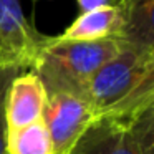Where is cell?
Listing matches in <instances>:
<instances>
[{"mask_svg": "<svg viewBox=\"0 0 154 154\" xmlns=\"http://www.w3.org/2000/svg\"><path fill=\"white\" fill-rule=\"evenodd\" d=\"M86 100L98 119H119L154 108V48L124 43L91 78Z\"/></svg>", "mask_w": 154, "mask_h": 154, "instance_id": "6da1fadb", "label": "cell"}, {"mask_svg": "<svg viewBox=\"0 0 154 154\" xmlns=\"http://www.w3.org/2000/svg\"><path fill=\"white\" fill-rule=\"evenodd\" d=\"M123 42H65L45 37L30 70L40 78L48 94L66 93L86 98L91 78L104 63L114 58Z\"/></svg>", "mask_w": 154, "mask_h": 154, "instance_id": "7a4b0ae2", "label": "cell"}, {"mask_svg": "<svg viewBox=\"0 0 154 154\" xmlns=\"http://www.w3.org/2000/svg\"><path fill=\"white\" fill-rule=\"evenodd\" d=\"M70 154H154V108L94 121Z\"/></svg>", "mask_w": 154, "mask_h": 154, "instance_id": "3957f363", "label": "cell"}, {"mask_svg": "<svg viewBox=\"0 0 154 154\" xmlns=\"http://www.w3.org/2000/svg\"><path fill=\"white\" fill-rule=\"evenodd\" d=\"M43 121L50 134L53 154H70L96 118L86 98L55 93L47 98Z\"/></svg>", "mask_w": 154, "mask_h": 154, "instance_id": "277c9868", "label": "cell"}, {"mask_svg": "<svg viewBox=\"0 0 154 154\" xmlns=\"http://www.w3.org/2000/svg\"><path fill=\"white\" fill-rule=\"evenodd\" d=\"M47 90L32 70L20 71L5 94V129H20L43 118L47 106Z\"/></svg>", "mask_w": 154, "mask_h": 154, "instance_id": "5b68a950", "label": "cell"}, {"mask_svg": "<svg viewBox=\"0 0 154 154\" xmlns=\"http://www.w3.org/2000/svg\"><path fill=\"white\" fill-rule=\"evenodd\" d=\"M47 35H42L22 10L20 0H0V40L30 68Z\"/></svg>", "mask_w": 154, "mask_h": 154, "instance_id": "8992f818", "label": "cell"}, {"mask_svg": "<svg viewBox=\"0 0 154 154\" xmlns=\"http://www.w3.org/2000/svg\"><path fill=\"white\" fill-rule=\"evenodd\" d=\"M123 10L119 0L114 5L80 14L71 25L57 38L65 42H100L121 37Z\"/></svg>", "mask_w": 154, "mask_h": 154, "instance_id": "52a82bcc", "label": "cell"}, {"mask_svg": "<svg viewBox=\"0 0 154 154\" xmlns=\"http://www.w3.org/2000/svg\"><path fill=\"white\" fill-rule=\"evenodd\" d=\"M123 30L119 40L136 47L154 48V0H119Z\"/></svg>", "mask_w": 154, "mask_h": 154, "instance_id": "ba28073f", "label": "cell"}, {"mask_svg": "<svg viewBox=\"0 0 154 154\" xmlns=\"http://www.w3.org/2000/svg\"><path fill=\"white\" fill-rule=\"evenodd\" d=\"M5 154H53V146L43 118L20 129H5Z\"/></svg>", "mask_w": 154, "mask_h": 154, "instance_id": "9c48e42d", "label": "cell"}, {"mask_svg": "<svg viewBox=\"0 0 154 154\" xmlns=\"http://www.w3.org/2000/svg\"><path fill=\"white\" fill-rule=\"evenodd\" d=\"M23 70L22 66L12 65V66H2L0 68V154L4 152V139H5V118H4V104H5V94L10 86V81Z\"/></svg>", "mask_w": 154, "mask_h": 154, "instance_id": "30bf717a", "label": "cell"}, {"mask_svg": "<svg viewBox=\"0 0 154 154\" xmlns=\"http://www.w3.org/2000/svg\"><path fill=\"white\" fill-rule=\"evenodd\" d=\"M12 65H17V66H22L25 70V63L22 61V58L18 57L17 53L10 50L4 42L0 40V68L2 66H12Z\"/></svg>", "mask_w": 154, "mask_h": 154, "instance_id": "8fae6325", "label": "cell"}, {"mask_svg": "<svg viewBox=\"0 0 154 154\" xmlns=\"http://www.w3.org/2000/svg\"><path fill=\"white\" fill-rule=\"evenodd\" d=\"M118 0H76L78 7H80L81 14L83 12H91L96 10V8H103V7H109L114 5Z\"/></svg>", "mask_w": 154, "mask_h": 154, "instance_id": "7c38bea8", "label": "cell"}]
</instances>
